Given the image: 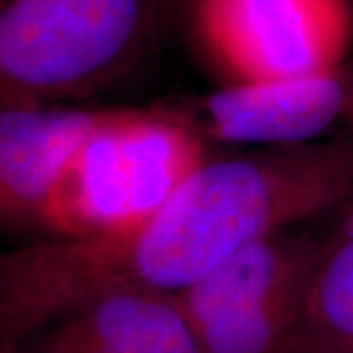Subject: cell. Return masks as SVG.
<instances>
[{
    "instance_id": "cell-1",
    "label": "cell",
    "mask_w": 353,
    "mask_h": 353,
    "mask_svg": "<svg viewBox=\"0 0 353 353\" xmlns=\"http://www.w3.org/2000/svg\"><path fill=\"white\" fill-rule=\"evenodd\" d=\"M352 201V138L206 159L124 236L0 250V340L26 343L112 292L176 296L253 241Z\"/></svg>"
},
{
    "instance_id": "cell-2",
    "label": "cell",
    "mask_w": 353,
    "mask_h": 353,
    "mask_svg": "<svg viewBox=\"0 0 353 353\" xmlns=\"http://www.w3.org/2000/svg\"><path fill=\"white\" fill-rule=\"evenodd\" d=\"M204 161V138L183 112L110 108L69 165L43 230L48 238L124 236Z\"/></svg>"
},
{
    "instance_id": "cell-3",
    "label": "cell",
    "mask_w": 353,
    "mask_h": 353,
    "mask_svg": "<svg viewBox=\"0 0 353 353\" xmlns=\"http://www.w3.org/2000/svg\"><path fill=\"white\" fill-rule=\"evenodd\" d=\"M153 22L155 0L0 2V108L69 104L110 83Z\"/></svg>"
},
{
    "instance_id": "cell-4",
    "label": "cell",
    "mask_w": 353,
    "mask_h": 353,
    "mask_svg": "<svg viewBox=\"0 0 353 353\" xmlns=\"http://www.w3.org/2000/svg\"><path fill=\"white\" fill-rule=\"evenodd\" d=\"M326 243L281 230L176 294L202 353H285Z\"/></svg>"
},
{
    "instance_id": "cell-5",
    "label": "cell",
    "mask_w": 353,
    "mask_h": 353,
    "mask_svg": "<svg viewBox=\"0 0 353 353\" xmlns=\"http://www.w3.org/2000/svg\"><path fill=\"white\" fill-rule=\"evenodd\" d=\"M194 18L206 53L234 83L332 71L353 34L347 0H196Z\"/></svg>"
},
{
    "instance_id": "cell-6",
    "label": "cell",
    "mask_w": 353,
    "mask_h": 353,
    "mask_svg": "<svg viewBox=\"0 0 353 353\" xmlns=\"http://www.w3.org/2000/svg\"><path fill=\"white\" fill-rule=\"evenodd\" d=\"M202 138L265 148H294L330 139L353 126V69L267 83H232L183 112Z\"/></svg>"
},
{
    "instance_id": "cell-7",
    "label": "cell",
    "mask_w": 353,
    "mask_h": 353,
    "mask_svg": "<svg viewBox=\"0 0 353 353\" xmlns=\"http://www.w3.org/2000/svg\"><path fill=\"white\" fill-rule=\"evenodd\" d=\"M108 110L73 104L0 108V224L43 230L69 165Z\"/></svg>"
},
{
    "instance_id": "cell-8",
    "label": "cell",
    "mask_w": 353,
    "mask_h": 353,
    "mask_svg": "<svg viewBox=\"0 0 353 353\" xmlns=\"http://www.w3.org/2000/svg\"><path fill=\"white\" fill-rule=\"evenodd\" d=\"M22 345L32 353H202L175 296L141 290L92 301Z\"/></svg>"
},
{
    "instance_id": "cell-9",
    "label": "cell",
    "mask_w": 353,
    "mask_h": 353,
    "mask_svg": "<svg viewBox=\"0 0 353 353\" xmlns=\"http://www.w3.org/2000/svg\"><path fill=\"white\" fill-rule=\"evenodd\" d=\"M285 353H353V232L326 243Z\"/></svg>"
},
{
    "instance_id": "cell-10",
    "label": "cell",
    "mask_w": 353,
    "mask_h": 353,
    "mask_svg": "<svg viewBox=\"0 0 353 353\" xmlns=\"http://www.w3.org/2000/svg\"><path fill=\"white\" fill-rule=\"evenodd\" d=\"M0 353H32L22 343H12V341L0 340Z\"/></svg>"
},
{
    "instance_id": "cell-11",
    "label": "cell",
    "mask_w": 353,
    "mask_h": 353,
    "mask_svg": "<svg viewBox=\"0 0 353 353\" xmlns=\"http://www.w3.org/2000/svg\"><path fill=\"white\" fill-rule=\"evenodd\" d=\"M0 2H4V0H0Z\"/></svg>"
}]
</instances>
